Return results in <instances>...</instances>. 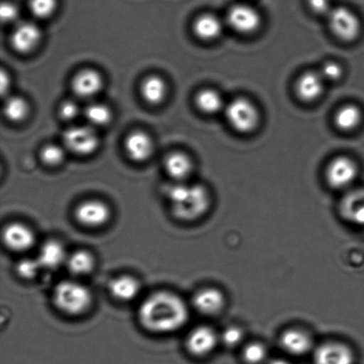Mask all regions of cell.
Instances as JSON below:
<instances>
[{
  "mask_svg": "<svg viewBox=\"0 0 364 364\" xmlns=\"http://www.w3.org/2000/svg\"><path fill=\"white\" fill-rule=\"evenodd\" d=\"M137 317L139 323L149 333L170 334L187 324L189 310L180 295L162 290L153 292L141 301Z\"/></svg>",
  "mask_w": 364,
  "mask_h": 364,
  "instance_id": "cell-1",
  "label": "cell"
},
{
  "mask_svg": "<svg viewBox=\"0 0 364 364\" xmlns=\"http://www.w3.org/2000/svg\"><path fill=\"white\" fill-rule=\"evenodd\" d=\"M166 196L173 216L183 223H193L201 219L210 207L209 192L199 184L177 182L167 189Z\"/></svg>",
  "mask_w": 364,
  "mask_h": 364,
  "instance_id": "cell-2",
  "label": "cell"
},
{
  "mask_svg": "<svg viewBox=\"0 0 364 364\" xmlns=\"http://www.w3.org/2000/svg\"><path fill=\"white\" fill-rule=\"evenodd\" d=\"M52 301L64 315L80 316L91 309L94 298L87 285L77 280H63L53 288Z\"/></svg>",
  "mask_w": 364,
  "mask_h": 364,
  "instance_id": "cell-3",
  "label": "cell"
},
{
  "mask_svg": "<svg viewBox=\"0 0 364 364\" xmlns=\"http://www.w3.org/2000/svg\"><path fill=\"white\" fill-rule=\"evenodd\" d=\"M225 117L230 126L240 134H250L258 127L260 115L251 100L238 97L227 103Z\"/></svg>",
  "mask_w": 364,
  "mask_h": 364,
  "instance_id": "cell-4",
  "label": "cell"
},
{
  "mask_svg": "<svg viewBox=\"0 0 364 364\" xmlns=\"http://www.w3.org/2000/svg\"><path fill=\"white\" fill-rule=\"evenodd\" d=\"M63 145L66 151L77 156H90L97 151L100 137L96 128L90 124L73 126L64 133Z\"/></svg>",
  "mask_w": 364,
  "mask_h": 364,
  "instance_id": "cell-5",
  "label": "cell"
},
{
  "mask_svg": "<svg viewBox=\"0 0 364 364\" xmlns=\"http://www.w3.org/2000/svg\"><path fill=\"white\" fill-rule=\"evenodd\" d=\"M328 21L335 37L344 42H352L359 37L361 21L352 10L344 6L335 7L328 14Z\"/></svg>",
  "mask_w": 364,
  "mask_h": 364,
  "instance_id": "cell-6",
  "label": "cell"
},
{
  "mask_svg": "<svg viewBox=\"0 0 364 364\" xmlns=\"http://www.w3.org/2000/svg\"><path fill=\"white\" fill-rule=\"evenodd\" d=\"M112 210L108 203L100 199H87L78 203L74 217L81 226L90 230L105 227L112 219Z\"/></svg>",
  "mask_w": 364,
  "mask_h": 364,
  "instance_id": "cell-7",
  "label": "cell"
},
{
  "mask_svg": "<svg viewBox=\"0 0 364 364\" xmlns=\"http://www.w3.org/2000/svg\"><path fill=\"white\" fill-rule=\"evenodd\" d=\"M358 166L348 156H340L329 163L326 171L328 185L334 189L348 188L358 176Z\"/></svg>",
  "mask_w": 364,
  "mask_h": 364,
  "instance_id": "cell-8",
  "label": "cell"
},
{
  "mask_svg": "<svg viewBox=\"0 0 364 364\" xmlns=\"http://www.w3.org/2000/svg\"><path fill=\"white\" fill-rule=\"evenodd\" d=\"M262 23V16L258 11L246 4H237L232 6L227 14L228 26L242 35L255 33Z\"/></svg>",
  "mask_w": 364,
  "mask_h": 364,
  "instance_id": "cell-9",
  "label": "cell"
},
{
  "mask_svg": "<svg viewBox=\"0 0 364 364\" xmlns=\"http://www.w3.org/2000/svg\"><path fill=\"white\" fill-rule=\"evenodd\" d=\"M42 39V31L34 21H19L14 27L10 37L11 46L21 55L33 52Z\"/></svg>",
  "mask_w": 364,
  "mask_h": 364,
  "instance_id": "cell-10",
  "label": "cell"
},
{
  "mask_svg": "<svg viewBox=\"0 0 364 364\" xmlns=\"http://www.w3.org/2000/svg\"><path fill=\"white\" fill-rule=\"evenodd\" d=\"M4 245L14 252H26L36 244L34 231L28 225L21 223L7 224L2 231Z\"/></svg>",
  "mask_w": 364,
  "mask_h": 364,
  "instance_id": "cell-11",
  "label": "cell"
},
{
  "mask_svg": "<svg viewBox=\"0 0 364 364\" xmlns=\"http://www.w3.org/2000/svg\"><path fill=\"white\" fill-rule=\"evenodd\" d=\"M218 344V336L212 327L199 326L189 331L186 338V348L196 358H205L212 354Z\"/></svg>",
  "mask_w": 364,
  "mask_h": 364,
  "instance_id": "cell-12",
  "label": "cell"
},
{
  "mask_svg": "<svg viewBox=\"0 0 364 364\" xmlns=\"http://www.w3.org/2000/svg\"><path fill=\"white\" fill-rule=\"evenodd\" d=\"M352 349L341 342H327L319 346L314 354L315 364H354Z\"/></svg>",
  "mask_w": 364,
  "mask_h": 364,
  "instance_id": "cell-13",
  "label": "cell"
},
{
  "mask_svg": "<svg viewBox=\"0 0 364 364\" xmlns=\"http://www.w3.org/2000/svg\"><path fill=\"white\" fill-rule=\"evenodd\" d=\"M105 80L99 71L84 69L75 75L73 80V90L78 98L91 100L102 90Z\"/></svg>",
  "mask_w": 364,
  "mask_h": 364,
  "instance_id": "cell-14",
  "label": "cell"
},
{
  "mask_svg": "<svg viewBox=\"0 0 364 364\" xmlns=\"http://www.w3.org/2000/svg\"><path fill=\"white\" fill-rule=\"evenodd\" d=\"M192 304L201 315L212 316L223 311L226 299L223 291L216 288H203L193 296Z\"/></svg>",
  "mask_w": 364,
  "mask_h": 364,
  "instance_id": "cell-15",
  "label": "cell"
},
{
  "mask_svg": "<svg viewBox=\"0 0 364 364\" xmlns=\"http://www.w3.org/2000/svg\"><path fill=\"white\" fill-rule=\"evenodd\" d=\"M124 151L132 161L142 163L151 159L154 144L151 136L144 131L132 132L124 140Z\"/></svg>",
  "mask_w": 364,
  "mask_h": 364,
  "instance_id": "cell-16",
  "label": "cell"
},
{
  "mask_svg": "<svg viewBox=\"0 0 364 364\" xmlns=\"http://www.w3.org/2000/svg\"><path fill=\"white\" fill-rule=\"evenodd\" d=\"M322 75L316 71H306L299 76L295 84V92L302 102H312L322 96L324 90Z\"/></svg>",
  "mask_w": 364,
  "mask_h": 364,
  "instance_id": "cell-17",
  "label": "cell"
},
{
  "mask_svg": "<svg viewBox=\"0 0 364 364\" xmlns=\"http://www.w3.org/2000/svg\"><path fill=\"white\" fill-rule=\"evenodd\" d=\"M69 253L62 242L50 239L39 248L37 259L43 269L55 270L65 266Z\"/></svg>",
  "mask_w": 364,
  "mask_h": 364,
  "instance_id": "cell-18",
  "label": "cell"
},
{
  "mask_svg": "<svg viewBox=\"0 0 364 364\" xmlns=\"http://www.w3.org/2000/svg\"><path fill=\"white\" fill-rule=\"evenodd\" d=\"M141 284L136 277L121 274L113 278L109 284V291L113 299L119 302L134 301L141 294Z\"/></svg>",
  "mask_w": 364,
  "mask_h": 364,
  "instance_id": "cell-19",
  "label": "cell"
},
{
  "mask_svg": "<svg viewBox=\"0 0 364 364\" xmlns=\"http://www.w3.org/2000/svg\"><path fill=\"white\" fill-rule=\"evenodd\" d=\"M280 344L285 352L299 356L311 350L313 343L311 338L304 331L290 329L282 334Z\"/></svg>",
  "mask_w": 364,
  "mask_h": 364,
  "instance_id": "cell-20",
  "label": "cell"
},
{
  "mask_svg": "<svg viewBox=\"0 0 364 364\" xmlns=\"http://www.w3.org/2000/svg\"><path fill=\"white\" fill-rule=\"evenodd\" d=\"M168 87L163 77L158 75H151L142 80L140 92L145 102L151 106L161 105L165 101Z\"/></svg>",
  "mask_w": 364,
  "mask_h": 364,
  "instance_id": "cell-21",
  "label": "cell"
},
{
  "mask_svg": "<svg viewBox=\"0 0 364 364\" xmlns=\"http://www.w3.org/2000/svg\"><path fill=\"white\" fill-rule=\"evenodd\" d=\"M223 23L213 14H203L193 23V32L203 41H215L223 31Z\"/></svg>",
  "mask_w": 364,
  "mask_h": 364,
  "instance_id": "cell-22",
  "label": "cell"
},
{
  "mask_svg": "<svg viewBox=\"0 0 364 364\" xmlns=\"http://www.w3.org/2000/svg\"><path fill=\"white\" fill-rule=\"evenodd\" d=\"M165 170L167 174L177 182H183L188 179L193 171V162L191 158L183 152L170 153L165 159Z\"/></svg>",
  "mask_w": 364,
  "mask_h": 364,
  "instance_id": "cell-23",
  "label": "cell"
},
{
  "mask_svg": "<svg viewBox=\"0 0 364 364\" xmlns=\"http://www.w3.org/2000/svg\"><path fill=\"white\" fill-rule=\"evenodd\" d=\"M95 258L87 250L80 249L70 253L65 266L75 277H83L90 274L95 267Z\"/></svg>",
  "mask_w": 364,
  "mask_h": 364,
  "instance_id": "cell-24",
  "label": "cell"
},
{
  "mask_svg": "<svg viewBox=\"0 0 364 364\" xmlns=\"http://www.w3.org/2000/svg\"><path fill=\"white\" fill-rule=\"evenodd\" d=\"M196 106L206 115H215L224 112L226 103L219 92L212 88H205L199 91L195 98Z\"/></svg>",
  "mask_w": 364,
  "mask_h": 364,
  "instance_id": "cell-25",
  "label": "cell"
},
{
  "mask_svg": "<svg viewBox=\"0 0 364 364\" xmlns=\"http://www.w3.org/2000/svg\"><path fill=\"white\" fill-rule=\"evenodd\" d=\"M362 110L355 105H346L341 107L334 116L335 126L344 132L356 129L362 123Z\"/></svg>",
  "mask_w": 364,
  "mask_h": 364,
  "instance_id": "cell-26",
  "label": "cell"
},
{
  "mask_svg": "<svg viewBox=\"0 0 364 364\" xmlns=\"http://www.w3.org/2000/svg\"><path fill=\"white\" fill-rule=\"evenodd\" d=\"M83 114L87 124L95 128L106 126L112 119V109L101 102L89 103L84 109Z\"/></svg>",
  "mask_w": 364,
  "mask_h": 364,
  "instance_id": "cell-27",
  "label": "cell"
},
{
  "mask_svg": "<svg viewBox=\"0 0 364 364\" xmlns=\"http://www.w3.org/2000/svg\"><path fill=\"white\" fill-rule=\"evenodd\" d=\"M28 112H30V106L26 100L21 96H9L4 103V116L11 122H21L26 119Z\"/></svg>",
  "mask_w": 364,
  "mask_h": 364,
  "instance_id": "cell-28",
  "label": "cell"
},
{
  "mask_svg": "<svg viewBox=\"0 0 364 364\" xmlns=\"http://www.w3.org/2000/svg\"><path fill=\"white\" fill-rule=\"evenodd\" d=\"M28 9L37 19H48L55 13L57 0H30Z\"/></svg>",
  "mask_w": 364,
  "mask_h": 364,
  "instance_id": "cell-29",
  "label": "cell"
},
{
  "mask_svg": "<svg viewBox=\"0 0 364 364\" xmlns=\"http://www.w3.org/2000/svg\"><path fill=\"white\" fill-rule=\"evenodd\" d=\"M65 148L60 147L59 145L48 144L46 145L41 149V161L46 166L55 167L60 166L65 159Z\"/></svg>",
  "mask_w": 364,
  "mask_h": 364,
  "instance_id": "cell-30",
  "label": "cell"
},
{
  "mask_svg": "<svg viewBox=\"0 0 364 364\" xmlns=\"http://www.w3.org/2000/svg\"><path fill=\"white\" fill-rule=\"evenodd\" d=\"M43 269L37 258H24L16 264V274L21 279L33 280Z\"/></svg>",
  "mask_w": 364,
  "mask_h": 364,
  "instance_id": "cell-31",
  "label": "cell"
},
{
  "mask_svg": "<svg viewBox=\"0 0 364 364\" xmlns=\"http://www.w3.org/2000/svg\"><path fill=\"white\" fill-rule=\"evenodd\" d=\"M267 356L265 346L259 342L248 344L242 351V358L247 364H262L265 361Z\"/></svg>",
  "mask_w": 364,
  "mask_h": 364,
  "instance_id": "cell-32",
  "label": "cell"
},
{
  "mask_svg": "<svg viewBox=\"0 0 364 364\" xmlns=\"http://www.w3.org/2000/svg\"><path fill=\"white\" fill-rule=\"evenodd\" d=\"M244 340V333L240 328L237 326H230L227 328L221 335V341L223 344L228 348L237 347Z\"/></svg>",
  "mask_w": 364,
  "mask_h": 364,
  "instance_id": "cell-33",
  "label": "cell"
},
{
  "mask_svg": "<svg viewBox=\"0 0 364 364\" xmlns=\"http://www.w3.org/2000/svg\"><path fill=\"white\" fill-rule=\"evenodd\" d=\"M59 113L63 120L73 121L76 119L80 114H83V110L80 109L77 102L73 100H67L60 106Z\"/></svg>",
  "mask_w": 364,
  "mask_h": 364,
  "instance_id": "cell-34",
  "label": "cell"
},
{
  "mask_svg": "<svg viewBox=\"0 0 364 364\" xmlns=\"http://www.w3.org/2000/svg\"><path fill=\"white\" fill-rule=\"evenodd\" d=\"M324 81L335 82L341 80L343 75V70L341 65L334 62H328L323 64L322 70L319 71Z\"/></svg>",
  "mask_w": 364,
  "mask_h": 364,
  "instance_id": "cell-35",
  "label": "cell"
},
{
  "mask_svg": "<svg viewBox=\"0 0 364 364\" xmlns=\"http://www.w3.org/2000/svg\"><path fill=\"white\" fill-rule=\"evenodd\" d=\"M19 14V9L13 3L5 2L0 7V16L3 23H17Z\"/></svg>",
  "mask_w": 364,
  "mask_h": 364,
  "instance_id": "cell-36",
  "label": "cell"
},
{
  "mask_svg": "<svg viewBox=\"0 0 364 364\" xmlns=\"http://www.w3.org/2000/svg\"><path fill=\"white\" fill-rule=\"evenodd\" d=\"M310 9L317 14H329L331 9L330 0H308Z\"/></svg>",
  "mask_w": 364,
  "mask_h": 364,
  "instance_id": "cell-37",
  "label": "cell"
},
{
  "mask_svg": "<svg viewBox=\"0 0 364 364\" xmlns=\"http://www.w3.org/2000/svg\"><path fill=\"white\" fill-rule=\"evenodd\" d=\"M10 77L9 74L5 70L1 71V92L2 95H5L6 92H9L10 87Z\"/></svg>",
  "mask_w": 364,
  "mask_h": 364,
  "instance_id": "cell-38",
  "label": "cell"
},
{
  "mask_svg": "<svg viewBox=\"0 0 364 364\" xmlns=\"http://www.w3.org/2000/svg\"><path fill=\"white\" fill-rule=\"evenodd\" d=\"M354 216L358 223L364 224V205L359 207L358 210L355 213Z\"/></svg>",
  "mask_w": 364,
  "mask_h": 364,
  "instance_id": "cell-39",
  "label": "cell"
},
{
  "mask_svg": "<svg viewBox=\"0 0 364 364\" xmlns=\"http://www.w3.org/2000/svg\"><path fill=\"white\" fill-rule=\"evenodd\" d=\"M269 364H291L290 363L285 361L283 359H277L274 360V361L270 362Z\"/></svg>",
  "mask_w": 364,
  "mask_h": 364,
  "instance_id": "cell-40",
  "label": "cell"
}]
</instances>
